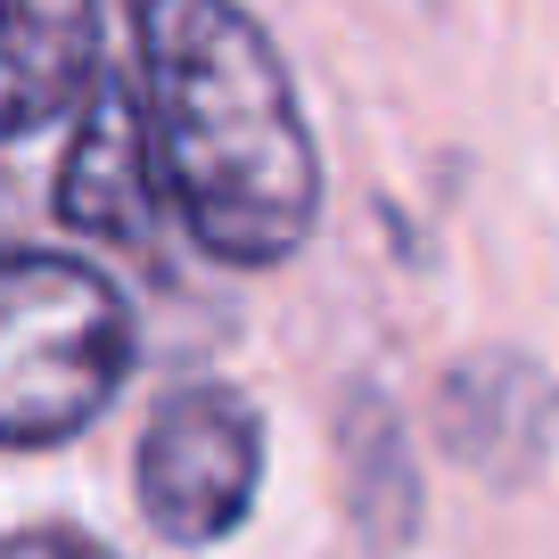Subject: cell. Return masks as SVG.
I'll use <instances>...</instances> for the list:
<instances>
[{
  "mask_svg": "<svg viewBox=\"0 0 559 559\" xmlns=\"http://www.w3.org/2000/svg\"><path fill=\"white\" fill-rule=\"evenodd\" d=\"M263 486V419L239 386H181L140 437V510L165 543H223Z\"/></svg>",
  "mask_w": 559,
  "mask_h": 559,
  "instance_id": "3",
  "label": "cell"
},
{
  "mask_svg": "<svg viewBox=\"0 0 559 559\" xmlns=\"http://www.w3.org/2000/svg\"><path fill=\"white\" fill-rule=\"evenodd\" d=\"M0 559H116V551L74 526H25V535H0Z\"/></svg>",
  "mask_w": 559,
  "mask_h": 559,
  "instance_id": "8",
  "label": "cell"
},
{
  "mask_svg": "<svg viewBox=\"0 0 559 559\" xmlns=\"http://www.w3.org/2000/svg\"><path fill=\"white\" fill-rule=\"evenodd\" d=\"M337 444H346V502L362 519V535L379 551H403V535L419 526V469H412V437L386 395H346L337 412Z\"/></svg>",
  "mask_w": 559,
  "mask_h": 559,
  "instance_id": "7",
  "label": "cell"
},
{
  "mask_svg": "<svg viewBox=\"0 0 559 559\" xmlns=\"http://www.w3.org/2000/svg\"><path fill=\"white\" fill-rule=\"evenodd\" d=\"M165 206L214 263L272 272L321 223V157L272 34L239 0H132Z\"/></svg>",
  "mask_w": 559,
  "mask_h": 559,
  "instance_id": "1",
  "label": "cell"
},
{
  "mask_svg": "<svg viewBox=\"0 0 559 559\" xmlns=\"http://www.w3.org/2000/svg\"><path fill=\"white\" fill-rule=\"evenodd\" d=\"M157 148H148V107H140V74L99 67L74 123V148L58 165V223L107 247H148L157 230Z\"/></svg>",
  "mask_w": 559,
  "mask_h": 559,
  "instance_id": "4",
  "label": "cell"
},
{
  "mask_svg": "<svg viewBox=\"0 0 559 559\" xmlns=\"http://www.w3.org/2000/svg\"><path fill=\"white\" fill-rule=\"evenodd\" d=\"M551 428H559V386L543 379V362L510 346L486 354H461L437 386V437L461 469L493 477V486H519V477L543 469L551 453Z\"/></svg>",
  "mask_w": 559,
  "mask_h": 559,
  "instance_id": "5",
  "label": "cell"
},
{
  "mask_svg": "<svg viewBox=\"0 0 559 559\" xmlns=\"http://www.w3.org/2000/svg\"><path fill=\"white\" fill-rule=\"evenodd\" d=\"M99 67V0H0V140L83 107Z\"/></svg>",
  "mask_w": 559,
  "mask_h": 559,
  "instance_id": "6",
  "label": "cell"
},
{
  "mask_svg": "<svg viewBox=\"0 0 559 559\" xmlns=\"http://www.w3.org/2000/svg\"><path fill=\"white\" fill-rule=\"evenodd\" d=\"M132 313L83 255L0 247V444H67L116 403Z\"/></svg>",
  "mask_w": 559,
  "mask_h": 559,
  "instance_id": "2",
  "label": "cell"
}]
</instances>
